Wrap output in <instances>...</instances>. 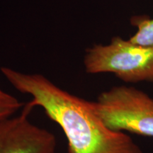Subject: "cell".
<instances>
[{
    "instance_id": "1",
    "label": "cell",
    "mask_w": 153,
    "mask_h": 153,
    "mask_svg": "<svg viewBox=\"0 0 153 153\" xmlns=\"http://www.w3.org/2000/svg\"><path fill=\"white\" fill-rule=\"evenodd\" d=\"M1 72L16 90L31 96L30 106L41 107L60 126L68 141V153H144L128 135L107 127L93 101L61 89L43 74L6 67Z\"/></svg>"
},
{
    "instance_id": "2",
    "label": "cell",
    "mask_w": 153,
    "mask_h": 153,
    "mask_svg": "<svg viewBox=\"0 0 153 153\" xmlns=\"http://www.w3.org/2000/svg\"><path fill=\"white\" fill-rule=\"evenodd\" d=\"M84 65L87 73H112L126 83L153 82V48L118 36L88 49Z\"/></svg>"
},
{
    "instance_id": "3",
    "label": "cell",
    "mask_w": 153,
    "mask_h": 153,
    "mask_svg": "<svg viewBox=\"0 0 153 153\" xmlns=\"http://www.w3.org/2000/svg\"><path fill=\"white\" fill-rule=\"evenodd\" d=\"M94 108L113 131L153 137V99L136 88L117 86L100 94Z\"/></svg>"
},
{
    "instance_id": "4",
    "label": "cell",
    "mask_w": 153,
    "mask_h": 153,
    "mask_svg": "<svg viewBox=\"0 0 153 153\" xmlns=\"http://www.w3.org/2000/svg\"><path fill=\"white\" fill-rule=\"evenodd\" d=\"M33 108L28 102L20 114L0 120V153H56L55 135L29 119Z\"/></svg>"
},
{
    "instance_id": "5",
    "label": "cell",
    "mask_w": 153,
    "mask_h": 153,
    "mask_svg": "<svg viewBox=\"0 0 153 153\" xmlns=\"http://www.w3.org/2000/svg\"><path fill=\"white\" fill-rule=\"evenodd\" d=\"M131 24L137 27L136 33L129 38L132 43L153 48V18L146 15L134 16Z\"/></svg>"
},
{
    "instance_id": "6",
    "label": "cell",
    "mask_w": 153,
    "mask_h": 153,
    "mask_svg": "<svg viewBox=\"0 0 153 153\" xmlns=\"http://www.w3.org/2000/svg\"><path fill=\"white\" fill-rule=\"evenodd\" d=\"M0 106L18 111L21 108H23L24 104L21 103L12 95L0 89Z\"/></svg>"
},
{
    "instance_id": "7",
    "label": "cell",
    "mask_w": 153,
    "mask_h": 153,
    "mask_svg": "<svg viewBox=\"0 0 153 153\" xmlns=\"http://www.w3.org/2000/svg\"><path fill=\"white\" fill-rule=\"evenodd\" d=\"M16 111V110L13 109V108H7V107L0 106V120L10 117V116H13Z\"/></svg>"
}]
</instances>
